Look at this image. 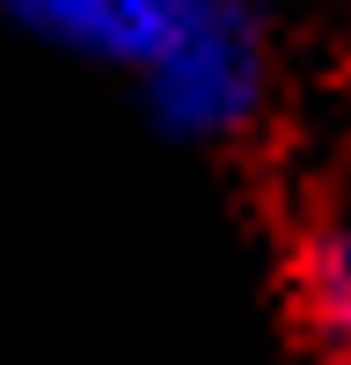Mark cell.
<instances>
[{"mask_svg":"<svg viewBox=\"0 0 351 365\" xmlns=\"http://www.w3.org/2000/svg\"><path fill=\"white\" fill-rule=\"evenodd\" d=\"M139 88H146L154 125L176 132V139H227V132H242L256 117V103H263V37H256L249 8L220 0L161 66L139 73Z\"/></svg>","mask_w":351,"mask_h":365,"instance_id":"1","label":"cell"},{"mask_svg":"<svg viewBox=\"0 0 351 365\" xmlns=\"http://www.w3.org/2000/svg\"><path fill=\"white\" fill-rule=\"evenodd\" d=\"M0 8H8L29 37H44L58 51L146 73V66H161L220 0H0Z\"/></svg>","mask_w":351,"mask_h":365,"instance_id":"2","label":"cell"},{"mask_svg":"<svg viewBox=\"0 0 351 365\" xmlns=\"http://www.w3.org/2000/svg\"><path fill=\"white\" fill-rule=\"evenodd\" d=\"M300 307L322 365H351V220H330L300 256Z\"/></svg>","mask_w":351,"mask_h":365,"instance_id":"3","label":"cell"}]
</instances>
